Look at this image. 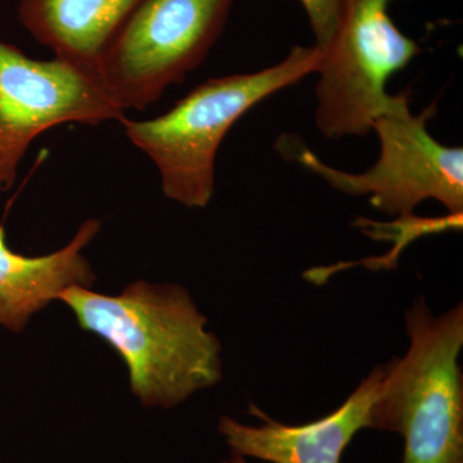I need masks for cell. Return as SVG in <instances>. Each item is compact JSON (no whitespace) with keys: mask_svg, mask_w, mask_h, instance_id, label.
<instances>
[{"mask_svg":"<svg viewBox=\"0 0 463 463\" xmlns=\"http://www.w3.org/2000/svg\"><path fill=\"white\" fill-rule=\"evenodd\" d=\"M58 300L121 356L145 407H175L223 377L221 341L183 286L137 281L116 297L74 286Z\"/></svg>","mask_w":463,"mask_h":463,"instance_id":"6da1fadb","label":"cell"},{"mask_svg":"<svg viewBox=\"0 0 463 463\" xmlns=\"http://www.w3.org/2000/svg\"><path fill=\"white\" fill-rule=\"evenodd\" d=\"M321 60L317 45H295L276 65L209 79L165 114L148 120L125 118L120 124L157 167L167 199L201 209L214 196L216 155L232 127L261 100L316 72Z\"/></svg>","mask_w":463,"mask_h":463,"instance_id":"7a4b0ae2","label":"cell"},{"mask_svg":"<svg viewBox=\"0 0 463 463\" xmlns=\"http://www.w3.org/2000/svg\"><path fill=\"white\" fill-rule=\"evenodd\" d=\"M404 322L410 347L386 364L373 429L403 438V463H463L462 303L437 317L420 297Z\"/></svg>","mask_w":463,"mask_h":463,"instance_id":"3957f363","label":"cell"},{"mask_svg":"<svg viewBox=\"0 0 463 463\" xmlns=\"http://www.w3.org/2000/svg\"><path fill=\"white\" fill-rule=\"evenodd\" d=\"M390 2L341 0L336 32L316 71V125L327 138L368 136L398 102L386 84L421 48L392 23Z\"/></svg>","mask_w":463,"mask_h":463,"instance_id":"277c9868","label":"cell"},{"mask_svg":"<svg viewBox=\"0 0 463 463\" xmlns=\"http://www.w3.org/2000/svg\"><path fill=\"white\" fill-rule=\"evenodd\" d=\"M408 91L373 121L379 136V160L364 173H347L323 163L309 148L295 149V158L335 190L368 196L374 209L394 218L414 215L425 200L439 201L449 214H463V149L448 147L429 133L437 105L413 115Z\"/></svg>","mask_w":463,"mask_h":463,"instance_id":"5b68a950","label":"cell"},{"mask_svg":"<svg viewBox=\"0 0 463 463\" xmlns=\"http://www.w3.org/2000/svg\"><path fill=\"white\" fill-rule=\"evenodd\" d=\"M234 0H142L100 60L97 75L118 106L145 109L206 60Z\"/></svg>","mask_w":463,"mask_h":463,"instance_id":"8992f818","label":"cell"},{"mask_svg":"<svg viewBox=\"0 0 463 463\" xmlns=\"http://www.w3.org/2000/svg\"><path fill=\"white\" fill-rule=\"evenodd\" d=\"M124 118L99 75L61 58H30L0 39V191L14 187L30 146L52 128Z\"/></svg>","mask_w":463,"mask_h":463,"instance_id":"52a82bcc","label":"cell"},{"mask_svg":"<svg viewBox=\"0 0 463 463\" xmlns=\"http://www.w3.org/2000/svg\"><path fill=\"white\" fill-rule=\"evenodd\" d=\"M386 364L374 367L350 397L327 416L304 425H286L267 416L257 405L249 412L264 423L246 425L230 416L219 421V432L232 453L270 463H340L353 438L373 429Z\"/></svg>","mask_w":463,"mask_h":463,"instance_id":"ba28073f","label":"cell"},{"mask_svg":"<svg viewBox=\"0 0 463 463\" xmlns=\"http://www.w3.org/2000/svg\"><path fill=\"white\" fill-rule=\"evenodd\" d=\"M99 219H88L62 249L25 257L9 249L5 227L0 224V326L12 332L25 330L30 318L65 289L90 288L96 281L83 250L99 233Z\"/></svg>","mask_w":463,"mask_h":463,"instance_id":"9c48e42d","label":"cell"},{"mask_svg":"<svg viewBox=\"0 0 463 463\" xmlns=\"http://www.w3.org/2000/svg\"><path fill=\"white\" fill-rule=\"evenodd\" d=\"M142 0H20L18 20L54 57L97 74L100 60Z\"/></svg>","mask_w":463,"mask_h":463,"instance_id":"30bf717a","label":"cell"},{"mask_svg":"<svg viewBox=\"0 0 463 463\" xmlns=\"http://www.w3.org/2000/svg\"><path fill=\"white\" fill-rule=\"evenodd\" d=\"M309 18L316 45L325 50L336 32L341 0H300Z\"/></svg>","mask_w":463,"mask_h":463,"instance_id":"8fae6325","label":"cell"},{"mask_svg":"<svg viewBox=\"0 0 463 463\" xmlns=\"http://www.w3.org/2000/svg\"><path fill=\"white\" fill-rule=\"evenodd\" d=\"M222 463H248L246 461V457L237 455V453H232L230 459H225V461Z\"/></svg>","mask_w":463,"mask_h":463,"instance_id":"7c38bea8","label":"cell"}]
</instances>
